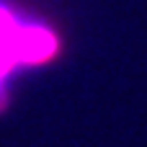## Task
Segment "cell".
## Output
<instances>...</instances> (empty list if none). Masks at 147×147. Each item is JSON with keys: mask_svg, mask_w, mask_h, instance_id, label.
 Listing matches in <instances>:
<instances>
[{"mask_svg": "<svg viewBox=\"0 0 147 147\" xmlns=\"http://www.w3.org/2000/svg\"><path fill=\"white\" fill-rule=\"evenodd\" d=\"M57 52V39L41 26H26L16 34V62H44Z\"/></svg>", "mask_w": 147, "mask_h": 147, "instance_id": "6da1fadb", "label": "cell"}]
</instances>
